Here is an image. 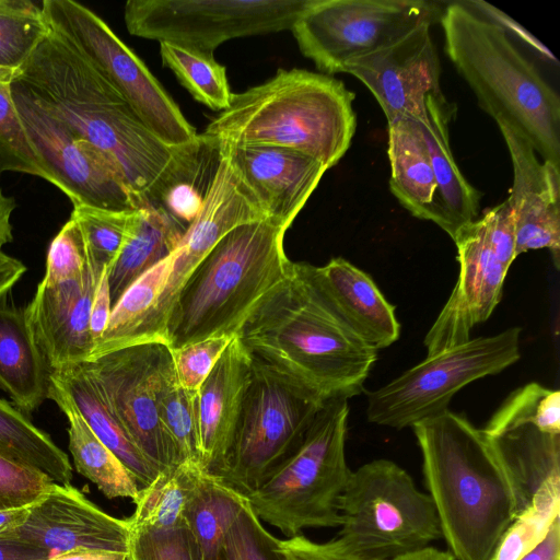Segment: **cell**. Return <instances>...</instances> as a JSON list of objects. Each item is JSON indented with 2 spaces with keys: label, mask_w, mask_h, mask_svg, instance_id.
Here are the masks:
<instances>
[{
  "label": "cell",
  "mask_w": 560,
  "mask_h": 560,
  "mask_svg": "<svg viewBox=\"0 0 560 560\" xmlns=\"http://www.w3.org/2000/svg\"><path fill=\"white\" fill-rule=\"evenodd\" d=\"M520 560H560V520L555 522L541 542Z\"/></svg>",
  "instance_id": "cell-53"
},
{
  "label": "cell",
  "mask_w": 560,
  "mask_h": 560,
  "mask_svg": "<svg viewBox=\"0 0 560 560\" xmlns=\"http://www.w3.org/2000/svg\"><path fill=\"white\" fill-rule=\"evenodd\" d=\"M486 221L489 243L504 268L510 269L516 258L515 222L512 208L505 199L503 202L482 212Z\"/></svg>",
  "instance_id": "cell-48"
},
{
  "label": "cell",
  "mask_w": 560,
  "mask_h": 560,
  "mask_svg": "<svg viewBox=\"0 0 560 560\" xmlns=\"http://www.w3.org/2000/svg\"><path fill=\"white\" fill-rule=\"evenodd\" d=\"M50 372L24 308L0 300V388L30 415L48 399Z\"/></svg>",
  "instance_id": "cell-27"
},
{
  "label": "cell",
  "mask_w": 560,
  "mask_h": 560,
  "mask_svg": "<svg viewBox=\"0 0 560 560\" xmlns=\"http://www.w3.org/2000/svg\"><path fill=\"white\" fill-rule=\"evenodd\" d=\"M220 145L266 219L287 230L327 171L318 160L293 149Z\"/></svg>",
  "instance_id": "cell-22"
},
{
  "label": "cell",
  "mask_w": 560,
  "mask_h": 560,
  "mask_svg": "<svg viewBox=\"0 0 560 560\" xmlns=\"http://www.w3.org/2000/svg\"><path fill=\"white\" fill-rule=\"evenodd\" d=\"M348 399L325 401L290 456L246 495L260 518L289 537L337 527L339 503L352 470L346 460Z\"/></svg>",
  "instance_id": "cell-7"
},
{
  "label": "cell",
  "mask_w": 560,
  "mask_h": 560,
  "mask_svg": "<svg viewBox=\"0 0 560 560\" xmlns=\"http://www.w3.org/2000/svg\"><path fill=\"white\" fill-rule=\"evenodd\" d=\"M252 366L253 357L236 336L197 392L200 462L212 474L232 446Z\"/></svg>",
  "instance_id": "cell-25"
},
{
  "label": "cell",
  "mask_w": 560,
  "mask_h": 560,
  "mask_svg": "<svg viewBox=\"0 0 560 560\" xmlns=\"http://www.w3.org/2000/svg\"><path fill=\"white\" fill-rule=\"evenodd\" d=\"M172 254L140 276L113 305L108 324L90 358L150 342L159 299L171 271Z\"/></svg>",
  "instance_id": "cell-33"
},
{
  "label": "cell",
  "mask_w": 560,
  "mask_h": 560,
  "mask_svg": "<svg viewBox=\"0 0 560 560\" xmlns=\"http://www.w3.org/2000/svg\"><path fill=\"white\" fill-rule=\"evenodd\" d=\"M221 158L220 143L203 133L178 147L173 164L153 189L148 206L164 210L185 229L202 209Z\"/></svg>",
  "instance_id": "cell-28"
},
{
  "label": "cell",
  "mask_w": 560,
  "mask_h": 560,
  "mask_svg": "<svg viewBox=\"0 0 560 560\" xmlns=\"http://www.w3.org/2000/svg\"><path fill=\"white\" fill-rule=\"evenodd\" d=\"M206 468L199 462L184 460L162 470L133 501L128 518L130 529H170L186 525L189 500Z\"/></svg>",
  "instance_id": "cell-34"
},
{
  "label": "cell",
  "mask_w": 560,
  "mask_h": 560,
  "mask_svg": "<svg viewBox=\"0 0 560 560\" xmlns=\"http://www.w3.org/2000/svg\"><path fill=\"white\" fill-rule=\"evenodd\" d=\"M51 31L79 51L129 103L166 145H185L198 136L178 105L144 62L92 10L74 0H44Z\"/></svg>",
  "instance_id": "cell-11"
},
{
  "label": "cell",
  "mask_w": 560,
  "mask_h": 560,
  "mask_svg": "<svg viewBox=\"0 0 560 560\" xmlns=\"http://www.w3.org/2000/svg\"><path fill=\"white\" fill-rule=\"evenodd\" d=\"M253 358L269 364L323 399L363 392L377 350L346 327L326 305L306 270L291 272L254 310L236 335Z\"/></svg>",
  "instance_id": "cell-3"
},
{
  "label": "cell",
  "mask_w": 560,
  "mask_h": 560,
  "mask_svg": "<svg viewBox=\"0 0 560 560\" xmlns=\"http://www.w3.org/2000/svg\"><path fill=\"white\" fill-rule=\"evenodd\" d=\"M48 32L40 4L0 0V68L19 71Z\"/></svg>",
  "instance_id": "cell-40"
},
{
  "label": "cell",
  "mask_w": 560,
  "mask_h": 560,
  "mask_svg": "<svg viewBox=\"0 0 560 560\" xmlns=\"http://www.w3.org/2000/svg\"><path fill=\"white\" fill-rule=\"evenodd\" d=\"M411 428L450 552L455 560H490L520 512L499 457L481 429L448 409Z\"/></svg>",
  "instance_id": "cell-2"
},
{
  "label": "cell",
  "mask_w": 560,
  "mask_h": 560,
  "mask_svg": "<svg viewBox=\"0 0 560 560\" xmlns=\"http://www.w3.org/2000/svg\"><path fill=\"white\" fill-rule=\"evenodd\" d=\"M28 506L0 511V535L19 526L27 515Z\"/></svg>",
  "instance_id": "cell-56"
},
{
  "label": "cell",
  "mask_w": 560,
  "mask_h": 560,
  "mask_svg": "<svg viewBox=\"0 0 560 560\" xmlns=\"http://www.w3.org/2000/svg\"><path fill=\"white\" fill-rule=\"evenodd\" d=\"M339 515L338 538L368 560H393L442 537L430 495L404 468L385 458L351 471Z\"/></svg>",
  "instance_id": "cell-8"
},
{
  "label": "cell",
  "mask_w": 560,
  "mask_h": 560,
  "mask_svg": "<svg viewBox=\"0 0 560 560\" xmlns=\"http://www.w3.org/2000/svg\"><path fill=\"white\" fill-rule=\"evenodd\" d=\"M444 50L479 106L560 168V100L498 20L474 1L445 4Z\"/></svg>",
  "instance_id": "cell-4"
},
{
  "label": "cell",
  "mask_w": 560,
  "mask_h": 560,
  "mask_svg": "<svg viewBox=\"0 0 560 560\" xmlns=\"http://www.w3.org/2000/svg\"><path fill=\"white\" fill-rule=\"evenodd\" d=\"M132 212L110 211L90 206L73 207L70 217L81 231L88 262L97 279L116 259Z\"/></svg>",
  "instance_id": "cell-41"
},
{
  "label": "cell",
  "mask_w": 560,
  "mask_h": 560,
  "mask_svg": "<svg viewBox=\"0 0 560 560\" xmlns=\"http://www.w3.org/2000/svg\"><path fill=\"white\" fill-rule=\"evenodd\" d=\"M262 219L266 217L261 208L221 149L217 173L202 209L172 254L171 271L151 326V342L165 343L167 318L178 293L212 247L234 228Z\"/></svg>",
  "instance_id": "cell-18"
},
{
  "label": "cell",
  "mask_w": 560,
  "mask_h": 560,
  "mask_svg": "<svg viewBox=\"0 0 560 560\" xmlns=\"http://www.w3.org/2000/svg\"><path fill=\"white\" fill-rule=\"evenodd\" d=\"M278 550L282 560H368L351 552L338 537L325 542L314 541L303 534L278 538Z\"/></svg>",
  "instance_id": "cell-49"
},
{
  "label": "cell",
  "mask_w": 560,
  "mask_h": 560,
  "mask_svg": "<svg viewBox=\"0 0 560 560\" xmlns=\"http://www.w3.org/2000/svg\"><path fill=\"white\" fill-rule=\"evenodd\" d=\"M520 335L521 328L512 327L427 355L366 394L368 421L400 430L445 411L467 384L498 374L520 360Z\"/></svg>",
  "instance_id": "cell-10"
},
{
  "label": "cell",
  "mask_w": 560,
  "mask_h": 560,
  "mask_svg": "<svg viewBox=\"0 0 560 560\" xmlns=\"http://www.w3.org/2000/svg\"><path fill=\"white\" fill-rule=\"evenodd\" d=\"M306 270L334 315L365 343L378 351L397 341L395 306L368 273L341 257L322 267L306 262Z\"/></svg>",
  "instance_id": "cell-24"
},
{
  "label": "cell",
  "mask_w": 560,
  "mask_h": 560,
  "mask_svg": "<svg viewBox=\"0 0 560 560\" xmlns=\"http://www.w3.org/2000/svg\"><path fill=\"white\" fill-rule=\"evenodd\" d=\"M311 0H129L124 21L137 37L213 54L238 37L291 30Z\"/></svg>",
  "instance_id": "cell-13"
},
{
  "label": "cell",
  "mask_w": 560,
  "mask_h": 560,
  "mask_svg": "<svg viewBox=\"0 0 560 560\" xmlns=\"http://www.w3.org/2000/svg\"><path fill=\"white\" fill-rule=\"evenodd\" d=\"M506 144L513 183L506 198L515 222L516 257L548 249L560 267V168L539 160L532 145L503 124H497Z\"/></svg>",
  "instance_id": "cell-21"
},
{
  "label": "cell",
  "mask_w": 560,
  "mask_h": 560,
  "mask_svg": "<svg viewBox=\"0 0 560 560\" xmlns=\"http://www.w3.org/2000/svg\"><path fill=\"white\" fill-rule=\"evenodd\" d=\"M455 112V104L448 102L442 92L435 93L428 96L427 119L419 124L429 150L441 202L457 235L462 228L477 219L481 194L467 182L451 150L448 125Z\"/></svg>",
  "instance_id": "cell-29"
},
{
  "label": "cell",
  "mask_w": 560,
  "mask_h": 560,
  "mask_svg": "<svg viewBox=\"0 0 560 560\" xmlns=\"http://www.w3.org/2000/svg\"><path fill=\"white\" fill-rule=\"evenodd\" d=\"M170 351L163 342H147L81 364L113 417L161 471L182 463L156 409L161 370Z\"/></svg>",
  "instance_id": "cell-16"
},
{
  "label": "cell",
  "mask_w": 560,
  "mask_h": 560,
  "mask_svg": "<svg viewBox=\"0 0 560 560\" xmlns=\"http://www.w3.org/2000/svg\"><path fill=\"white\" fill-rule=\"evenodd\" d=\"M560 478L546 482L517 513L490 560H520L547 536L560 520Z\"/></svg>",
  "instance_id": "cell-39"
},
{
  "label": "cell",
  "mask_w": 560,
  "mask_h": 560,
  "mask_svg": "<svg viewBox=\"0 0 560 560\" xmlns=\"http://www.w3.org/2000/svg\"><path fill=\"white\" fill-rule=\"evenodd\" d=\"M19 71L0 68V83H11L19 74Z\"/></svg>",
  "instance_id": "cell-58"
},
{
  "label": "cell",
  "mask_w": 560,
  "mask_h": 560,
  "mask_svg": "<svg viewBox=\"0 0 560 560\" xmlns=\"http://www.w3.org/2000/svg\"><path fill=\"white\" fill-rule=\"evenodd\" d=\"M245 499L219 476L203 470L185 515L200 560H220L226 529Z\"/></svg>",
  "instance_id": "cell-36"
},
{
  "label": "cell",
  "mask_w": 560,
  "mask_h": 560,
  "mask_svg": "<svg viewBox=\"0 0 560 560\" xmlns=\"http://www.w3.org/2000/svg\"><path fill=\"white\" fill-rule=\"evenodd\" d=\"M393 560H455L450 551H443L432 546L407 553Z\"/></svg>",
  "instance_id": "cell-57"
},
{
  "label": "cell",
  "mask_w": 560,
  "mask_h": 560,
  "mask_svg": "<svg viewBox=\"0 0 560 560\" xmlns=\"http://www.w3.org/2000/svg\"><path fill=\"white\" fill-rule=\"evenodd\" d=\"M443 9L425 0H311L290 31L302 55L332 75L421 23L440 21Z\"/></svg>",
  "instance_id": "cell-12"
},
{
  "label": "cell",
  "mask_w": 560,
  "mask_h": 560,
  "mask_svg": "<svg viewBox=\"0 0 560 560\" xmlns=\"http://www.w3.org/2000/svg\"><path fill=\"white\" fill-rule=\"evenodd\" d=\"M50 374L68 393L92 432L121 462L140 489L149 486L161 470L129 439L82 365L51 371Z\"/></svg>",
  "instance_id": "cell-32"
},
{
  "label": "cell",
  "mask_w": 560,
  "mask_h": 560,
  "mask_svg": "<svg viewBox=\"0 0 560 560\" xmlns=\"http://www.w3.org/2000/svg\"><path fill=\"white\" fill-rule=\"evenodd\" d=\"M220 560H282L278 538L264 527L247 498L226 529Z\"/></svg>",
  "instance_id": "cell-43"
},
{
  "label": "cell",
  "mask_w": 560,
  "mask_h": 560,
  "mask_svg": "<svg viewBox=\"0 0 560 560\" xmlns=\"http://www.w3.org/2000/svg\"><path fill=\"white\" fill-rule=\"evenodd\" d=\"M156 409L160 423L175 446L180 462L201 463L197 393L179 385L171 351L161 370Z\"/></svg>",
  "instance_id": "cell-37"
},
{
  "label": "cell",
  "mask_w": 560,
  "mask_h": 560,
  "mask_svg": "<svg viewBox=\"0 0 560 560\" xmlns=\"http://www.w3.org/2000/svg\"><path fill=\"white\" fill-rule=\"evenodd\" d=\"M387 125L392 194L413 217L433 222L454 240L456 231L441 202L419 121L396 118Z\"/></svg>",
  "instance_id": "cell-26"
},
{
  "label": "cell",
  "mask_w": 560,
  "mask_h": 560,
  "mask_svg": "<svg viewBox=\"0 0 560 560\" xmlns=\"http://www.w3.org/2000/svg\"><path fill=\"white\" fill-rule=\"evenodd\" d=\"M353 101L354 93L332 75L279 69L267 81L233 93L230 106L202 133L219 143L293 149L329 170L351 145Z\"/></svg>",
  "instance_id": "cell-5"
},
{
  "label": "cell",
  "mask_w": 560,
  "mask_h": 560,
  "mask_svg": "<svg viewBox=\"0 0 560 560\" xmlns=\"http://www.w3.org/2000/svg\"><path fill=\"white\" fill-rule=\"evenodd\" d=\"M88 268V255L81 231L70 217L49 244L46 271L40 282L56 284L78 280Z\"/></svg>",
  "instance_id": "cell-45"
},
{
  "label": "cell",
  "mask_w": 560,
  "mask_h": 560,
  "mask_svg": "<svg viewBox=\"0 0 560 560\" xmlns=\"http://www.w3.org/2000/svg\"><path fill=\"white\" fill-rule=\"evenodd\" d=\"M97 281L89 265L78 280L56 284L39 282L24 308L50 371H65L90 360L95 346L90 315Z\"/></svg>",
  "instance_id": "cell-23"
},
{
  "label": "cell",
  "mask_w": 560,
  "mask_h": 560,
  "mask_svg": "<svg viewBox=\"0 0 560 560\" xmlns=\"http://www.w3.org/2000/svg\"><path fill=\"white\" fill-rule=\"evenodd\" d=\"M48 399L68 420L69 451L79 474L97 486L108 499L136 500L140 487L121 462L92 432L68 393L49 375Z\"/></svg>",
  "instance_id": "cell-31"
},
{
  "label": "cell",
  "mask_w": 560,
  "mask_h": 560,
  "mask_svg": "<svg viewBox=\"0 0 560 560\" xmlns=\"http://www.w3.org/2000/svg\"><path fill=\"white\" fill-rule=\"evenodd\" d=\"M423 22L399 39L348 61L345 73L360 80L373 94L387 122L396 118L427 119L425 101L441 91V63Z\"/></svg>",
  "instance_id": "cell-17"
},
{
  "label": "cell",
  "mask_w": 560,
  "mask_h": 560,
  "mask_svg": "<svg viewBox=\"0 0 560 560\" xmlns=\"http://www.w3.org/2000/svg\"><path fill=\"white\" fill-rule=\"evenodd\" d=\"M185 230L156 207L143 206L131 213L122 246L108 267L112 305L140 276L175 252Z\"/></svg>",
  "instance_id": "cell-30"
},
{
  "label": "cell",
  "mask_w": 560,
  "mask_h": 560,
  "mask_svg": "<svg viewBox=\"0 0 560 560\" xmlns=\"http://www.w3.org/2000/svg\"><path fill=\"white\" fill-rule=\"evenodd\" d=\"M47 560H129V555L125 552L91 551L79 549L55 553Z\"/></svg>",
  "instance_id": "cell-55"
},
{
  "label": "cell",
  "mask_w": 560,
  "mask_h": 560,
  "mask_svg": "<svg viewBox=\"0 0 560 560\" xmlns=\"http://www.w3.org/2000/svg\"><path fill=\"white\" fill-rule=\"evenodd\" d=\"M0 455L70 486L72 466L68 455L37 428L28 415L0 398Z\"/></svg>",
  "instance_id": "cell-35"
},
{
  "label": "cell",
  "mask_w": 560,
  "mask_h": 560,
  "mask_svg": "<svg viewBox=\"0 0 560 560\" xmlns=\"http://www.w3.org/2000/svg\"><path fill=\"white\" fill-rule=\"evenodd\" d=\"M50 556L43 548L0 535V560H47Z\"/></svg>",
  "instance_id": "cell-51"
},
{
  "label": "cell",
  "mask_w": 560,
  "mask_h": 560,
  "mask_svg": "<svg viewBox=\"0 0 560 560\" xmlns=\"http://www.w3.org/2000/svg\"><path fill=\"white\" fill-rule=\"evenodd\" d=\"M514 487L522 511L560 478V392L538 383L513 390L481 429Z\"/></svg>",
  "instance_id": "cell-15"
},
{
  "label": "cell",
  "mask_w": 560,
  "mask_h": 560,
  "mask_svg": "<svg viewBox=\"0 0 560 560\" xmlns=\"http://www.w3.org/2000/svg\"><path fill=\"white\" fill-rule=\"evenodd\" d=\"M15 207L14 198L5 195L0 187V249L13 240L11 217Z\"/></svg>",
  "instance_id": "cell-54"
},
{
  "label": "cell",
  "mask_w": 560,
  "mask_h": 560,
  "mask_svg": "<svg viewBox=\"0 0 560 560\" xmlns=\"http://www.w3.org/2000/svg\"><path fill=\"white\" fill-rule=\"evenodd\" d=\"M47 550L51 556L71 550L128 553V520L114 517L77 488L52 483L28 506L24 521L3 534Z\"/></svg>",
  "instance_id": "cell-20"
},
{
  "label": "cell",
  "mask_w": 560,
  "mask_h": 560,
  "mask_svg": "<svg viewBox=\"0 0 560 560\" xmlns=\"http://www.w3.org/2000/svg\"><path fill=\"white\" fill-rule=\"evenodd\" d=\"M19 172L48 180L11 95V83H0V174Z\"/></svg>",
  "instance_id": "cell-42"
},
{
  "label": "cell",
  "mask_w": 560,
  "mask_h": 560,
  "mask_svg": "<svg viewBox=\"0 0 560 560\" xmlns=\"http://www.w3.org/2000/svg\"><path fill=\"white\" fill-rule=\"evenodd\" d=\"M11 95L50 184L72 206L132 212L141 207L119 167L102 151L75 136L16 80Z\"/></svg>",
  "instance_id": "cell-14"
},
{
  "label": "cell",
  "mask_w": 560,
  "mask_h": 560,
  "mask_svg": "<svg viewBox=\"0 0 560 560\" xmlns=\"http://www.w3.org/2000/svg\"><path fill=\"white\" fill-rule=\"evenodd\" d=\"M454 243L457 247L459 276L424 337L428 355L471 338V329L486 322L501 301L509 271L492 250L482 215L462 228Z\"/></svg>",
  "instance_id": "cell-19"
},
{
  "label": "cell",
  "mask_w": 560,
  "mask_h": 560,
  "mask_svg": "<svg viewBox=\"0 0 560 560\" xmlns=\"http://www.w3.org/2000/svg\"><path fill=\"white\" fill-rule=\"evenodd\" d=\"M26 270V266L21 260L0 249V300L7 298L9 291Z\"/></svg>",
  "instance_id": "cell-52"
},
{
  "label": "cell",
  "mask_w": 560,
  "mask_h": 560,
  "mask_svg": "<svg viewBox=\"0 0 560 560\" xmlns=\"http://www.w3.org/2000/svg\"><path fill=\"white\" fill-rule=\"evenodd\" d=\"M325 401L298 380L253 358L233 443L215 475L245 497L255 491L296 448Z\"/></svg>",
  "instance_id": "cell-9"
},
{
  "label": "cell",
  "mask_w": 560,
  "mask_h": 560,
  "mask_svg": "<svg viewBox=\"0 0 560 560\" xmlns=\"http://www.w3.org/2000/svg\"><path fill=\"white\" fill-rule=\"evenodd\" d=\"M236 336L210 337L178 349H171L179 385L197 393L215 362Z\"/></svg>",
  "instance_id": "cell-46"
},
{
  "label": "cell",
  "mask_w": 560,
  "mask_h": 560,
  "mask_svg": "<svg viewBox=\"0 0 560 560\" xmlns=\"http://www.w3.org/2000/svg\"><path fill=\"white\" fill-rule=\"evenodd\" d=\"M160 55L163 65L173 71L197 102L220 112L230 106L233 93L226 69L214 59L213 54L161 42Z\"/></svg>",
  "instance_id": "cell-38"
},
{
  "label": "cell",
  "mask_w": 560,
  "mask_h": 560,
  "mask_svg": "<svg viewBox=\"0 0 560 560\" xmlns=\"http://www.w3.org/2000/svg\"><path fill=\"white\" fill-rule=\"evenodd\" d=\"M287 229L269 219L228 232L191 272L172 307L165 343L178 349L236 336L261 301L291 272Z\"/></svg>",
  "instance_id": "cell-6"
},
{
  "label": "cell",
  "mask_w": 560,
  "mask_h": 560,
  "mask_svg": "<svg viewBox=\"0 0 560 560\" xmlns=\"http://www.w3.org/2000/svg\"><path fill=\"white\" fill-rule=\"evenodd\" d=\"M15 79L75 136L107 155L141 207L148 205L178 147L163 143L79 51L49 28Z\"/></svg>",
  "instance_id": "cell-1"
},
{
  "label": "cell",
  "mask_w": 560,
  "mask_h": 560,
  "mask_svg": "<svg viewBox=\"0 0 560 560\" xmlns=\"http://www.w3.org/2000/svg\"><path fill=\"white\" fill-rule=\"evenodd\" d=\"M52 483L40 471L0 455V511L32 505Z\"/></svg>",
  "instance_id": "cell-47"
},
{
  "label": "cell",
  "mask_w": 560,
  "mask_h": 560,
  "mask_svg": "<svg viewBox=\"0 0 560 560\" xmlns=\"http://www.w3.org/2000/svg\"><path fill=\"white\" fill-rule=\"evenodd\" d=\"M129 560H200L187 525L170 529H130Z\"/></svg>",
  "instance_id": "cell-44"
},
{
  "label": "cell",
  "mask_w": 560,
  "mask_h": 560,
  "mask_svg": "<svg viewBox=\"0 0 560 560\" xmlns=\"http://www.w3.org/2000/svg\"><path fill=\"white\" fill-rule=\"evenodd\" d=\"M108 273L109 271L107 267L103 270L97 281L91 305L90 329L95 346L106 329L113 307Z\"/></svg>",
  "instance_id": "cell-50"
}]
</instances>
